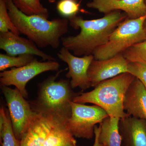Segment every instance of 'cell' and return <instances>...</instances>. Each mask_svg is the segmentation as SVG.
<instances>
[{"instance_id":"obj_11","label":"cell","mask_w":146,"mask_h":146,"mask_svg":"<svg viewBox=\"0 0 146 146\" xmlns=\"http://www.w3.org/2000/svg\"><path fill=\"white\" fill-rule=\"evenodd\" d=\"M0 48L11 56L30 54L39 56L44 60H56L54 57L38 48L29 39L21 37L10 31L0 32Z\"/></svg>"},{"instance_id":"obj_16","label":"cell","mask_w":146,"mask_h":146,"mask_svg":"<svg viewBox=\"0 0 146 146\" xmlns=\"http://www.w3.org/2000/svg\"><path fill=\"white\" fill-rule=\"evenodd\" d=\"M119 118L109 116L100 125L101 127L99 141L104 146H121L122 139L120 133Z\"/></svg>"},{"instance_id":"obj_8","label":"cell","mask_w":146,"mask_h":146,"mask_svg":"<svg viewBox=\"0 0 146 146\" xmlns=\"http://www.w3.org/2000/svg\"><path fill=\"white\" fill-rule=\"evenodd\" d=\"M60 64L56 60L40 62L37 59L27 65L18 68H12L0 73L1 85H13L25 98L28 94L26 89L27 83L35 77L48 71H58Z\"/></svg>"},{"instance_id":"obj_24","label":"cell","mask_w":146,"mask_h":146,"mask_svg":"<svg viewBox=\"0 0 146 146\" xmlns=\"http://www.w3.org/2000/svg\"><path fill=\"white\" fill-rule=\"evenodd\" d=\"M128 72L141 81L146 89V63L129 62Z\"/></svg>"},{"instance_id":"obj_26","label":"cell","mask_w":146,"mask_h":146,"mask_svg":"<svg viewBox=\"0 0 146 146\" xmlns=\"http://www.w3.org/2000/svg\"><path fill=\"white\" fill-rule=\"evenodd\" d=\"M143 28L144 31H145V32L146 34V18L145 19L144 22Z\"/></svg>"},{"instance_id":"obj_25","label":"cell","mask_w":146,"mask_h":146,"mask_svg":"<svg viewBox=\"0 0 146 146\" xmlns=\"http://www.w3.org/2000/svg\"><path fill=\"white\" fill-rule=\"evenodd\" d=\"M101 130V126L98 127L97 125L95 126L94 128V133H95V142L93 146H103V145L100 143L99 141L100 133Z\"/></svg>"},{"instance_id":"obj_2","label":"cell","mask_w":146,"mask_h":146,"mask_svg":"<svg viewBox=\"0 0 146 146\" xmlns=\"http://www.w3.org/2000/svg\"><path fill=\"white\" fill-rule=\"evenodd\" d=\"M6 3L11 19L20 33L27 36L38 48L59 47L61 38L68 32V19L49 21L40 15H27L16 7L13 0H6Z\"/></svg>"},{"instance_id":"obj_23","label":"cell","mask_w":146,"mask_h":146,"mask_svg":"<svg viewBox=\"0 0 146 146\" xmlns=\"http://www.w3.org/2000/svg\"><path fill=\"white\" fill-rule=\"evenodd\" d=\"M80 7V4L74 0H60L56 6L58 13L68 18L76 15Z\"/></svg>"},{"instance_id":"obj_27","label":"cell","mask_w":146,"mask_h":146,"mask_svg":"<svg viewBox=\"0 0 146 146\" xmlns=\"http://www.w3.org/2000/svg\"><path fill=\"white\" fill-rule=\"evenodd\" d=\"M50 3H54L56 1V0H48ZM76 1H78V0H74Z\"/></svg>"},{"instance_id":"obj_19","label":"cell","mask_w":146,"mask_h":146,"mask_svg":"<svg viewBox=\"0 0 146 146\" xmlns=\"http://www.w3.org/2000/svg\"><path fill=\"white\" fill-rule=\"evenodd\" d=\"M41 0H13V3L27 15H38L48 19V11L41 3Z\"/></svg>"},{"instance_id":"obj_14","label":"cell","mask_w":146,"mask_h":146,"mask_svg":"<svg viewBox=\"0 0 146 146\" xmlns=\"http://www.w3.org/2000/svg\"><path fill=\"white\" fill-rule=\"evenodd\" d=\"M54 123L52 118L37 113L23 133L21 146H42Z\"/></svg>"},{"instance_id":"obj_21","label":"cell","mask_w":146,"mask_h":146,"mask_svg":"<svg viewBox=\"0 0 146 146\" xmlns=\"http://www.w3.org/2000/svg\"><path fill=\"white\" fill-rule=\"evenodd\" d=\"M121 54L129 62L146 63V39L131 46Z\"/></svg>"},{"instance_id":"obj_18","label":"cell","mask_w":146,"mask_h":146,"mask_svg":"<svg viewBox=\"0 0 146 146\" xmlns=\"http://www.w3.org/2000/svg\"><path fill=\"white\" fill-rule=\"evenodd\" d=\"M3 107L0 110V136L2 146H21V141L13 131L9 113Z\"/></svg>"},{"instance_id":"obj_9","label":"cell","mask_w":146,"mask_h":146,"mask_svg":"<svg viewBox=\"0 0 146 146\" xmlns=\"http://www.w3.org/2000/svg\"><path fill=\"white\" fill-rule=\"evenodd\" d=\"M57 56L68 65L69 71L66 76L67 78H71L70 83L72 89L78 87L83 91L91 87L88 70L94 59L93 54L78 57L72 54L69 50L63 47L59 50Z\"/></svg>"},{"instance_id":"obj_22","label":"cell","mask_w":146,"mask_h":146,"mask_svg":"<svg viewBox=\"0 0 146 146\" xmlns=\"http://www.w3.org/2000/svg\"><path fill=\"white\" fill-rule=\"evenodd\" d=\"M9 31L17 35L21 34L13 24L9 14L6 0H0V32Z\"/></svg>"},{"instance_id":"obj_3","label":"cell","mask_w":146,"mask_h":146,"mask_svg":"<svg viewBox=\"0 0 146 146\" xmlns=\"http://www.w3.org/2000/svg\"><path fill=\"white\" fill-rule=\"evenodd\" d=\"M60 72L40 83L36 100L29 102L36 113L52 118L55 123H67L72 115L70 103L80 93L73 91L69 80H56Z\"/></svg>"},{"instance_id":"obj_1","label":"cell","mask_w":146,"mask_h":146,"mask_svg":"<svg viewBox=\"0 0 146 146\" xmlns=\"http://www.w3.org/2000/svg\"><path fill=\"white\" fill-rule=\"evenodd\" d=\"M127 18V14L121 11L94 20H84L76 15L70 17V25L75 29H80V33L76 36H63L62 45L76 56L92 54L96 49L107 43L111 33Z\"/></svg>"},{"instance_id":"obj_10","label":"cell","mask_w":146,"mask_h":146,"mask_svg":"<svg viewBox=\"0 0 146 146\" xmlns=\"http://www.w3.org/2000/svg\"><path fill=\"white\" fill-rule=\"evenodd\" d=\"M129 61L119 54L105 60H94L88 70V75L91 87H96L102 82L115 77L125 73H129L128 65Z\"/></svg>"},{"instance_id":"obj_20","label":"cell","mask_w":146,"mask_h":146,"mask_svg":"<svg viewBox=\"0 0 146 146\" xmlns=\"http://www.w3.org/2000/svg\"><path fill=\"white\" fill-rule=\"evenodd\" d=\"M36 59L35 56L30 54L11 56L0 54V71H5L7 68H18L27 65Z\"/></svg>"},{"instance_id":"obj_29","label":"cell","mask_w":146,"mask_h":146,"mask_svg":"<svg viewBox=\"0 0 146 146\" xmlns=\"http://www.w3.org/2000/svg\"></svg>"},{"instance_id":"obj_4","label":"cell","mask_w":146,"mask_h":146,"mask_svg":"<svg viewBox=\"0 0 146 146\" xmlns=\"http://www.w3.org/2000/svg\"><path fill=\"white\" fill-rule=\"evenodd\" d=\"M135 77L125 73L102 82L94 90L80 93L73 101L78 103H91L101 107L110 117L123 119L129 116L124 110L126 93Z\"/></svg>"},{"instance_id":"obj_6","label":"cell","mask_w":146,"mask_h":146,"mask_svg":"<svg viewBox=\"0 0 146 146\" xmlns=\"http://www.w3.org/2000/svg\"><path fill=\"white\" fill-rule=\"evenodd\" d=\"M70 103L72 115L67 123L68 129L75 137L91 139L95 136V126L101 123L109 115L96 105H85L73 101Z\"/></svg>"},{"instance_id":"obj_28","label":"cell","mask_w":146,"mask_h":146,"mask_svg":"<svg viewBox=\"0 0 146 146\" xmlns=\"http://www.w3.org/2000/svg\"><path fill=\"white\" fill-rule=\"evenodd\" d=\"M144 3H145V4L146 7V0H144Z\"/></svg>"},{"instance_id":"obj_15","label":"cell","mask_w":146,"mask_h":146,"mask_svg":"<svg viewBox=\"0 0 146 146\" xmlns=\"http://www.w3.org/2000/svg\"><path fill=\"white\" fill-rule=\"evenodd\" d=\"M123 107L129 116L146 120V89L136 77L126 93Z\"/></svg>"},{"instance_id":"obj_12","label":"cell","mask_w":146,"mask_h":146,"mask_svg":"<svg viewBox=\"0 0 146 146\" xmlns=\"http://www.w3.org/2000/svg\"><path fill=\"white\" fill-rule=\"evenodd\" d=\"M86 6L105 14L115 11H123L129 19L146 16L144 0H91L86 4Z\"/></svg>"},{"instance_id":"obj_5","label":"cell","mask_w":146,"mask_h":146,"mask_svg":"<svg viewBox=\"0 0 146 146\" xmlns=\"http://www.w3.org/2000/svg\"><path fill=\"white\" fill-rule=\"evenodd\" d=\"M146 18V16L136 19L127 18L123 21L110 35L107 43L94 51V59H109L145 40L143 23Z\"/></svg>"},{"instance_id":"obj_7","label":"cell","mask_w":146,"mask_h":146,"mask_svg":"<svg viewBox=\"0 0 146 146\" xmlns=\"http://www.w3.org/2000/svg\"><path fill=\"white\" fill-rule=\"evenodd\" d=\"M1 89L7 104L13 130L16 138L21 137L37 113L31 108L29 102L25 99L17 88L11 89L1 85Z\"/></svg>"},{"instance_id":"obj_13","label":"cell","mask_w":146,"mask_h":146,"mask_svg":"<svg viewBox=\"0 0 146 146\" xmlns=\"http://www.w3.org/2000/svg\"><path fill=\"white\" fill-rule=\"evenodd\" d=\"M119 129L124 146H146V120L128 116L120 119Z\"/></svg>"},{"instance_id":"obj_17","label":"cell","mask_w":146,"mask_h":146,"mask_svg":"<svg viewBox=\"0 0 146 146\" xmlns=\"http://www.w3.org/2000/svg\"><path fill=\"white\" fill-rule=\"evenodd\" d=\"M65 123H54L42 146H78Z\"/></svg>"}]
</instances>
